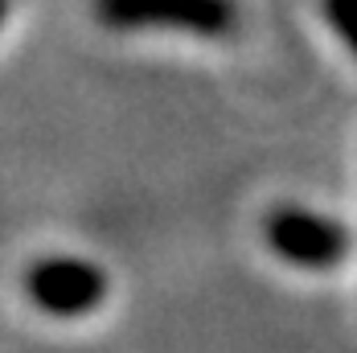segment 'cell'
Here are the masks:
<instances>
[{
  "label": "cell",
  "instance_id": "6da1fadb",
  "mask_svg": "<svg viewBox=\"0 0 357 353\" xmlns=\"http://www.w3.org/2000/svg\"><path fill=\"white\" fill-rule=\"evenodd\" d=\"M107 29H173L189 37H230L238 29L234 0H95Z\"/></svg>",
  "mask_w": 357,
  "mask_h": 353
},
{
  "label": "cell",
  "instance_id": "7a4b0ae2",
  "mask_svg": "<svg viewBox=\"0 0 357 353\" xmlns=\"http://www.w3.org/2000/svg\"><path fill=\"white\" fill-rule=\"evenodd\" d=\"M263 239L275 259H284L300 271H333L349 259L354 250V234L308 206H275L263 222Z\"/></svg>",
  "mask_w": 357,
  "mask_h": 353
},
{
  "label": "cell",
  "instance_id": "3957f363",
  "mask_svg": "<svg viewBox=\"0 0 357 353\" xmlns=\"http://www.w3.org/2000/svg\"><path fill=\"white\" fill-rule=\"evenodd\" d=\"M25 292L50 317H86L107 300V276L91 259L50 255L25 271Z\"/></svg>",
  "mask_w": 357,
  "mask_h": 353
},
{
  "label": "cell",
  "instance_id": "277c9868",
  "mask_svg": "<svg viewBox=\"0 0 357 353\" xmlns=\"http://www.w3.org/2000/svg\"><path fill=\"white\" fill-rule=\"evenodd\" d=\"M321 13L337 41L357 58V0H321Z\"/></svg>",
  "mask_w": 357,
  "mask_h": 353
},
{
  "label": "cell",
  "instance_id": "5b68a950",
  "mask_svg": "<svg viewBox=\"0 0 357 353\" xmlns=\"http://www.w3.org/2000/svg\"><path fill=\"white\" fill-rule=\"evenodd\" d=\"M0 25H4V0H0Z\"/></svg>",
  "mask_w": 357,
  "mask_h": 353
}]
</instances>
